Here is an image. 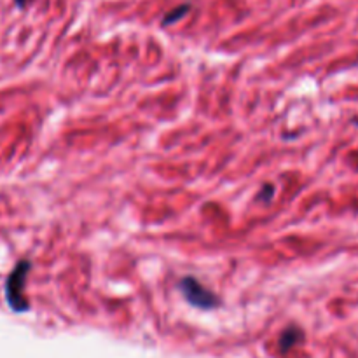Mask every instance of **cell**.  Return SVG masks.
<instances>
[{
  "mask_svg": "<svg viewBox=\"0 0 358 358\" xmlns=\"http://www.w3.org/2000/svg\"><path fill=\"white\" fill-rule=\"evenodd\" d=\"M30 271V262L21 261L13 273L9 275L6 283V297L13 311H27L28 301L24 299V282H27V275Z\"/></svg>",
  "mask_w": 358,
  "mask_h": 358,
  "instance_id": "1",
  "label": "cell"
},
{
  "mask_svg": "<svg viewBox=\"0 0 358 358\" xmlns=\"http://www.w3.org/2000/svg\"><path fill=\"white\" fill-rule=\"evenodd\" d=\"M180 290L192 306L201 308V310H212V308H215L219 304V299L210 290H206L198 280L192 278V276H185L182 280Z\"/></svg>",
  "mask_w": 358,
  "mask_h": 358,
  "instance_id": "2",
  "label": "cell"
},
{
  "mask_svg": "<svg viewBox=\"0 0 358 358\" xmlns=\"http://www.w3.org/2000/svg\"><path fill=\"white\" fill-rule=\"evenodd\" d=\"M299 341H303V331L297 327L287 329L282 334V338H280V350L287 352L289 348H294Z\"/></svg>",
  "mask_w": 358,
  "mask_h": 358,
  "instance_id": "3",
  "label": "cell"
},
{
  "mask_svg": "<svg viewBox=\"0 0 358 358\" xmlns=\"http://www.w3.org/2000/svg\"><path fill=\"white\" fill-rule=\"evenodd\" d=\"M189 10H191V3H182V6L171 9L170 13L163 17V27H170V24L177 23V21L182 20L185 14H189Z\"/></svg>",
  "mask_w": 358,
  "mask_h": 358,
  "instance_id": "4",
  "label": "cell"
},
{
  "mask_svg": "<svg viewBox=\"0 0 358 358\" xmlns=\"http://www.w3.org/2000/svg\"><path fill=\"white\" fill-rule=\"evenodd\" d=\"M14 3H16V6L20 7V9H23V7H27L28 0H14Z\"/></svg>",
  "mask_w": 358,
  "mask_h": 358,
  "instance_id": "5",
  "label": "cell"
},
{
  "mask_svg": "<svg viewBox=\"0 0 358 358\" xmlns=\"http://www.w3.org/2000/svg\"><path fill=\"white\" fill-rule=\"evenodd\" d=\"M355 122H357V124H358V117H357V119H355Z\"/></svg>",
  "mask_w": 358,
  "mask_h": 358,
  "instance_id": "6",
  "label": "cell"
}]
</instances>
